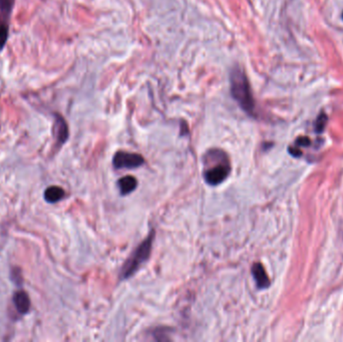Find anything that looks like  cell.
I'll return each instance as SVG.
<instances>
[{"instance_id":"cell-7","label":"cell","mask_w":343,"mask_h":342,"mask_svg":"<svg viewBox=\"0 0 343 342\" xmlns=\"http://www.w3.org/2000/svg\"><path fill=\"white\" fill-rule=\"evenodd\" d=\"M252 274L257 283L258 288L265 289L270 285V280L267 275V273L261 263H255L252 267Z\"/></svg>"},{"instance_id":"cell-1","label":"cell","mask_w":343,"mask_h":342,"mask_svg":"<svg viewBox=\"0 0 343 342\" xmlns=\"http://www.w3.org/2000/svg\"><path fill=\"white\" fill-rule=\"evenodd\" d=\"M231 93L238 105L249 115L254 114L255 102L248 79L240 68H234L230 76Z\"/></svg>"},{"instance_id":"cell-13","label":"cell","mask_w":343,"mask_h":342,"mask_svg":"<svg viewBox=\"0 0 343 342\" xmlns=\"http://www.w3.org/2000/svg\"><path fill=\"white\" fill-rule=\"evenodd\" d=\"M289 153H290L292 156L296 157V158L302 155V153H301V152H300L298 149H294V148H292V147H290V148H289Z\"/></svg>"},{"instance_id":"cell-5","label":"cell","mask_w":343,"mask_h":342,"mask_svg":"<svg viewBox=\"0 0 343 342\" xmlns=\"http://www.w3.org/2000/svg\"><path fill=\"white\" fill-rule=\"evenodd\" d=\"M145 163L143 156L134 153L118 152L113 160L116 169H134Z\"/></svg>"},{"instance_id":"cell-6","label":"cell","mask_w":343,"mask_h":342,"mask_svg":"<svg viewBox=\"0 0 343 342\" xmlns=\"http://www.w3.org/2000/svg\"><path fill=\"white\" fill-rule=\"evenodd\" d=\"M13 304L18 313L26 314L30 309V299L27 293L23 290H18L13 295Z\"/></svg>"},{"instance_id":"cell-8","label":"cell","mask_w":343,"mask_h":342,"mask_svg":"<svg viewBox=\"0 0 343 342\" xmlns=\"http://www.w3.org/2000/svg\"><path fill=\"white\" fill-rule=\"evenodd\" d=\"M54 133L55 138L58 144L62 145L65 143V141L68 138V128L64 121V119L59 116L55 115V121H54Z\"/></svg>"},{"instance_id":"cell-4","label":"cell","mask_w":343,"mask_h":342,"mask_svg":"<svg viewBox=\"0 0 343 342\" xmlns=\"http://www.w3.org/2000/svg\"><path fill=\"white\" fill-rule=\"evenodd\" d=\"M15 5V0H0V51L5 47L8 37L10 19Z\"/></svg>"},{"instance_id":"cell-11","label":"cell","mask_w":343,"mask_h":342,"mask_svg":"<svg viewBox=\"0 0 343 342\" xmlns=\"http://www.w3.org/2000/svg\"><path fill=\"white\" fill-rule=\"evenodd\" d=\"M326 124H327V117H326V115L321 114V115L318 117V119L316 120V123H315V131H316V132H321V131L324 129Z\"/></svg>"},{"instance_id":"cell-9","label":"cell","mask_w":343,"mask_h":342,"mask_svg":"<svg viewBox=\"0 0 343 342\" xmlns=\"http://www.w3.org/2000/svg\"><path fill=\"white\" fill-rule=\"evenodd\" d=\"M64 190L58 186H50L44 191V199L49 204H54L63 199Z\"/></svg>"},{"instance_id":"cell-14","label":"cell","mask_w":343,"mask_h":342,"mask_svg":"<svg viewBox=\"0 0 343 342\" xmlns=\"http://www.w3.org/2000/svg\"><path fill=\"white\" fill-rule=\"evenodd\" d=\"M342 16H343V15H342Z\"/></svg>"},{"instance_id":"cell-3","label":"cell","mask_w":343,"mask_h":342,"mask_svg":"<svg viewBox=\"0 0 343 342\" xmlns=\"http://www.w3.org/2000/svg\"><path fill=\"white\" fill-rule=\"evenodd\" d=\"M206 160L211 161V163H213V166H214V167L211 166L205 172L206 182L212 186L219 185L228 177L230 173V166H229V162L226 155L222 159H220L218 163H215V161L208 155L206 156Z\"/></svg>"},{"instance_id":"cell-2","label":"cell","mask_w":343,"mask_h":342,"mask_svg":"<svg viewBox=\"0 0 343 342\" xmlns=\"http://www.w3.org/2000/svg\"><path fill=\"white\" fill-rule=\"evenodd\" d=\"M154 235H155V232L152 231L151 234L147 237L146 240L138 248H136V250L128 259L127 263L122 269V278L127 279L132 274H134V273L140 268V266L145 261L148 260L152 250Z\"/></svg>"},{"instance_id":"cell-12","label":"cell","mask_w":343,"mask_h":342,"mask_svg":"<svg viewBox=\"0 0 343 342\" xmlns=\"http://www.w3.org/2000/svg\"><path fill=\"white\" fill-rule=\"evenodd\" d=\"M311 144L310 140L307 138V136H300L296 140V145L298 146H303V147H308Z\"/></svg>"},{"instance_id":"cell-10","label":"cell","mask_w":343,"mask_h":342,"mask_svg":"<svg viewBox=\"0 0 343 342\" xmlns=\"http://www.w3.org/2000/svg\"><path fill=\"white\" fill-rule=\"evenodd\" d=\"M118 185H119V188L121 190V194L122 195H128V194L131 193L136 188V186H138V181H136V179L134 177L127 176V177L120 179Z\"/></svg>"}]
</instances>
